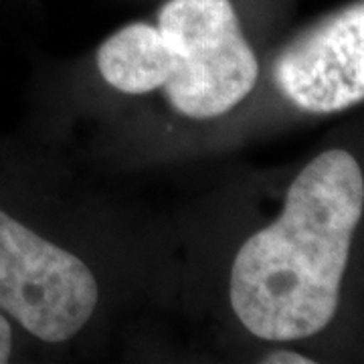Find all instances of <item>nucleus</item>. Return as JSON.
Listing matches in <instances>:
<instances>
[{
  "label": "nucleus",
  "mask_w": 364,
  "mask_h": 364,
  "mask_svg": "<svg viewBox=\"0 0 364 364\" xmlns=\"http://www.w3.org/2000/svg\"><path fill=\"white\" fill-rule=\"evenodd\" d=\"M363 208L350 152L326 150L301 168L279 219L249 237L231 269V306L253 336L308 338L332 322Z\"/></svg>",
  "instance_id": "nucleus-1"
},
{
  "label": "nucleus",
  "mask_w": 364,
  "mask_h": 364,
  "mask_svg": "<svg viewBox=\"0 0 364 364\" xmlns=\"http://www.w3.org/2000/svg\"><path fill=\"white\" fill-rule=\"evenodd\" d=\"M97 67L122 93L162 87L178 114L195 119L233 109L259 75L229 0H168L158 26L134 23L105 41Z\"/></svg>",
  "instance_id": "nucleus-2"
},
{
  "label": "nucleus",
  "mask_w": 364,
  "mask_h": 364,
  "mask_svg": "<svg viewBox=\"0 0 364 364\" xmlns=\"http://www.w3.org/2000/svg\"><path fill=\"white\" fill-rule=\"evenodd\" d=\"M95 306L90 267L0 208V310L39 340L65 342Z\"/></svg>",
  "instance_id": "nucleus-3"
},
{
  "label": "nucleus",
  "mask_w": 364,
  "mask_h": 364,
  "mask_svg": "<svg viewBox=\"0 0 364 364\" xmlns=\"http://www.w3.org/2000/svg\"><path fill=\"white\" fill-rule=\"evenodd\" d=\"M273 83L310 114H336L364 100L363 0L328 16L277 55Z\"/></svg>",
  "instance_id": "nucleus-4"
},
{
  "label": "nucleus",
  "mask_w": 364,
  "mask_h": 364,
  "mask_svg": "<svg viewBox=\"0 0 364 364\" xmlns=\"http://www.w3.org/2000/svg\"><path fill=\"white\" fill-rule=\"evenodd\" d=\"M11 354H13V328L4 312L0 310V364L9 363Z\"/></svg>",
  "instance_id": "nucleus-5"
},
{
  "label": "nucleus",
  "mask_w": 364,
  "mask_h": 364,
  "mask_svg": "<svg viewBox=\"0 0 364 364\" xmlns=\"http://www.w3.org/2000/svg\"><path fill=\"white\" fill-rule=\"evenodd\" d=\"M265 364H312V358L308 356H301V354H296V352L289 350H279L269 354L267 358H263Z\"/></svg>",
  "instance_id": "nucleus-6"
}]
</instances>
